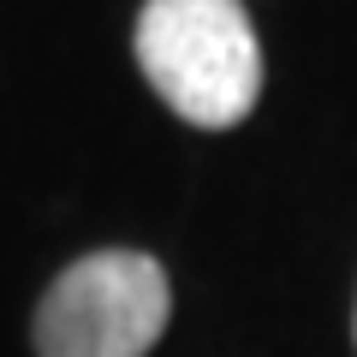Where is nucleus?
<instances>
[{"label": "nucleus", "instance_id": "nucleus-1", "mask_svg": "<svg viewBox=\"0 0 357 357\" xmlns=\"http://www.w3.org/2000/svg\"><path fill=\"white\" fill-rule=\"evenodd\" d=\"M137 66L185 126L232 131L262 102V42L244 0H143Z\"/></svg>", "mask_w": 357, "mask_h": 357}, {"label": "nucleus", "instance_id": "nucleus-3", "mask_svg": "<svg viewBox=\"0 0 357 357\" xmlns=\"http://www.w3.org/2000/svg\"><path fill=\"white\" fill-rule=\"evenodd\" d=\"M351 340H357V310H351Z\"/></svg>", "mask_w": 357, "mask_h": 357}, {"label": "nucleus", "instance_id": "nucleus-2", "mask_svg": "<svg viewBox=\"0 0 357 357\" xmlns=\"http://www.w3.org/2000/svg\"><path fill=\"white\" fill-rule=\"evenodd\" d=\"M173 321V280L149 250H89L30 316L36 357H149Z\"/></svg>", "mask_w": 357, "mask_h": 357}]
</instances>
